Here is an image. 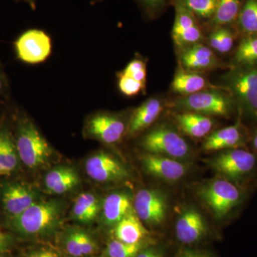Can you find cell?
Wrapping results in <instances>:
<instances>
[{"label": "cell", "instance_id": "obj_8", "mask_svg": "<svg viewBox=\"0 0 257 257\" xmlns=\"http://www.w3.org/2000/svg\"><path fill=\"white\" fill-rule=\"evenodd\" d=\"M84 167L89 178L100 183L121 182L130 177L126 167L116 157L104 151L90 155Z\"/></svg>", "mask_w": 257, "mask_h": 257}, {"label": "cell", "instance_id": "obj_26", "mask_svg": "<svg viewBox=\"0 0 257 257\" xmlns=\"http://www.w3.org/2000/svg\"><path fill=\"white\" fill-rule=\"evenodd\" d=\"M208 87L209 85L204 77L185 69L179 70L172 82L173 92L183 96L201 92Z\"/></svg>", "mask_w": 257, "mask_h": 257}, {"label": "cell", "instance_id": "obj_21", "mask_svg": "<svg viewBox=\"0 0 257 257\" xmlns=\"http://www.w3.org/2000/svg\"><path fill=\"white\" fill-rule=\"evenodd\" d=\"M149 232L133 211L126 214L114 226V239L128 244L142 243Z\"/></svg>", "mask_w": 257, "mask_h": 257}, {"label": "cell", "instance_id": "obj_27", "mask_svg": "<svg viewBox=\"0 0 257 257\" xmlns=\"http://www.w3.org/2000/svg\"><path fill=\"white\" fill-rule=\"evenodd\" d=\"M241 0H217L215 13L211 24L217 27L229 25L237 19Z\"/></svg>", "mask_w": 257, "mask_h": 257}, {"label": "cell", "instance_id": "obj_38", "mask_svg": "<svg viewBox=\"0 0 257 257\" xmlns=\"http://www.w3.org/2000/svg\"><path fill=\"white\" fill-rule=\"evenodd\" d=\"M26 257H60L58 253L50 249H41L29 253Z\"/></svg>", "mask_w": 257, "mask_h": 257}, {"label": "cell", "instance_id": "obj_20", "mask_svg": "<svg viewBox=\"0 0 257 257\" xmlns=\"http://www.w3.org/2000/svg\"><path fill=\"white\" fill-rule=\"evenodd\" d=\"M79 184L78 174L72 167H56L45 176V188L50 194H64L75 188Z\"/></svg>", "mask_w": 257, "mask_h": 257}, {"label": "cell", "instance_id": "obj_19", "mask_svg": "<svg viewBox=\"0 0 257 257\" xmlns=\"http://www.w3.org/2000/svg\"><path fill=\"white\" fill-rule=\"evenodd\" d=\"M63 245L66 252L72 257L92 256L98 250L97 243L90 234L74 228L64 234Z\"/></svg>", "mask_w": 257, "mask_h": 257}, {"label": "cell", "instance_id": "obj_7", "mask_svg": "<svg viewBox=\"0 0 257 257\" xmlns=\"http://www.w3.org/2000/svg\"><path fill=\"white\" fill-rule=\"evenodd\" d=\"M17 58L30 65L44 63L52 52V38L47 32L38 29L27 30L14 43Z\"/></svg>", "mask_w": 257, "mask_h": 257}, {"label": "cell", "instance_id": "obj_28", "mask_svg": "<svg viewBox=\"0 0 257 257\" xmlns=\"http://www.w3.org/2000/svg\"><path fill=\"white\" fill-rule=\"evenodd\" d=\"M237 19L239 28L248 36L257 35V0H245Z\"/></svg>", "mask_w": 257, "mask_h": 257}, {"label": "cell", "instance_id": "obj_2", "mask_svg": "<svg viewBox=\"0 0 257 257\" xmlns=\"http://www.w3.org/2000/svg\"><path fill=\"white\" fill-rule=\"evenodd\" d=\"M62 207L55 200L37 202L13 221L15 231L27 236H42L60 224Z\"/></svg>", "mask_w": 257, "mask_h": 257}, {"label": "cell", "instance_id": "obj_10", "mask_svg": "<svg viewBox=\"0 0 257 257\" xmlns=\"http://www.w3.org/2000/svg\"><path fill=\"white\" fill-rule=\"evenodd\" d=\"M167 208L165 196L156 189H141L134 199V210L140 220L151 226L163 222Z\"/></svg>", "mask_w": 257, "mask_h": 257}, {"label": "cell", "instance_id": "obj_34", "mask_svg": "<svg viewBox=\"0 0 257 257\" xmlns=\"http://www.w3.org/2000/svg\"><path fill=\"white\" fill-rule=\"evenodd\" d=\"M219 37V53L225 54L229 52L234 45V36L227 29H217Z\"/></svg>", "mask_w": 257, "mask_h": 257}, {"label": "cell", "instance_id": "obj_14", "mask_svg": "<svg viewBox=\"0 0 257 257\" xmlns=\"http://www.w3.org/2000/svg\"><path fill=\"white\" fill-rule=\"evenodd\" d=\"M145 170L157 178L175 182L182 179L187 172L186 165L171 157L146 154L142 157Z\"/></svg>", "mask_w": 257, "mask_h": 257}, {"label": "cell", "instance_id": "obj_31", "mask_svg": "<svg viewBox=\"0 0 257 257\" xmlns=\"http://www.w3.org/2000/svg\"><path fill=\"white\" fill-rule=\"evenodd\" d=\"M142 243L128 244L117 239H112L106 245V257H136L142 250Z\"/></svg>", "mask_w": 257, "mask_h": 257}, {"label": "cell", "instance_id": "obj_37", "mask_svg": "<svg viewBox=\"0 0 257 257\" xmlns=\"http://www.w3.org/2000/svg\"><path fill=\"white\" fill-rule=\"evenodd\" d=\"M12 245V239L9 235L0 230V253L6 252Z\"/></svg>", "mask_w": 257, "mask_h": 257}, {"label": "cell", "instance_id": "obj_18", "mask_svg": "<svg viewBox=\"0 0 257 257\" xmlns=\"http://www.w3.org/2000/svg\"><path fill=\"white\" fill-rule=\"evenodd\" d=\"M182 66L189 71H203L215 68L219 62L209 47L196 44L187 47L180 57Z\"/></svg>", "mask_w": 257, "mask_h": 257}, {"label": "cell", "instance_id": "obj_23", "mask_svg": "<svg viewBox=\"0 0 257 257\" xmlns=\"http://www.w3.org/2000/svg\"><path fill=\"white\" fill-rule=\"evenodd\" d=\"M14 136L6 126L0 128V175H10L18 165Z\"/></svg>", "mask_w": 257, "mask_h": 257}, {"label": "cell", "instance_id": "obj_11", "mask_svg": "<svg viewBox=\"0 0 257 257\" xmlns=\"http://www.w3.org/2000/svg\"><path fill=\"white\" fill-rule=\"evenodd\" d=\"M172 38L177 47H189L198 44L202 39V33L194 15L177 0L175 20L172 29Z\"/></svg>", "mask_w": 257, "mask_h": 257}, {"label": "cell", "instance_id": "obj_41", "mask_svg": "<svg viewBox=\"0 0 257 257\" xmlns=\"http://www.w3.org/2000/svg\"><path fill=\"white\" fill-rule=\"evenodd\" d=\"M20 1H23L30 5L32 10H35L36 8V0H20Z\"/></svg>", "mask_w": 257, "mask_h": 257}, {"label": "cell", "instance_id": "obj_42", "mask_svg": "<svg viewBox=\"0 0 257 257\" xmlns=\"http://www.w3.org/2000/svg\"><path fill=\"white\" fill-rule=\"evenodd\" d=\"M253 146H254L255 150L257 151V133L255 135L254 139H253Z\"/></svg>", "mask_w": 257, "mask_h": 257}, {"label": "cell", "instance_id": "obj_12", "mask_svg": "<svg viewBox=\"0 0 257 257\" xmlns=\"http://www.w3.org/2000/svg\"><path fill=\"white\" fill-rule=\"evenodd\" d=\"M5 212L12 220L31 207L37 201V194L30 186L21 183L7 184L2 195Z\"/></svg>", "mask_w": 257, "mask_h": 257}, {"label": "cell", "instance_id": "obj_1", "mask_svg": "<svg viewBox=\"0 0 257 257\" xmlns=\"http://www.w3.org/2000/svg\"><path fill=\"white\" fill-rule=\"evenodd\" d=\"M14 138L19 159L29 168H40L53 155L50 143L28 116L19 118Z\"/></svg>", "mask_w": 257, "mask_h": 257}, {"label": "cell", "instance_id": "obj_13", "mask_svg": "<svg viewBox=\"0 0 257 257\" xmlns=\"http://www.w3.org/2000/svg\"><path fill=\"white\" fill-rule=\"evenodd\" d=\"M175 235L183 244L202 241L207 235V224L202 214L192 208L183 211L176 222Z\"/></svg>", "mask_w": 257, "mask_h": 257}, {"label": "cell", "instance_id": "obj_9", "mask_svg": "<svg viewBox=\"0 0 257 257\" xmlns=\"http://www.w3.org/2000/svg\"><path fill=\"white\" fill-rule=\"evenodd\" d=\"M256 158L251 152L239 149L226 150L211 160V167L231 181H239L253 170Z\"/></svg>", "mask_w": 257, "mask_h": 257}, {"label": "cell", "instance_id": "obj_32", "mask_svg": "<svg viewBox=\"0 0 257 257\" xmlns=\"http://www.w3.org/2000/svg\"><path fill=\"white\" fill-rule=\"evenodd\" d=\"M118 87L121 94L126 96H135L138 95L140 93L143 92L145 89L146 84L138 82L120 72L117 74Z\"/></svg>", "mask_w": 257, "mask_h": 257}, {"label": "cell", "instance_id": "obj_35", "mask_svg": "<svg viewBox=\"0 0 257 257\" xmlns=\"http://www.w3.org/2000/svg\"><path fill=\"white\" fill-rule=\"evenodd\" d=\"M144 8L149 12L153 13L160 9L166 2V0H140Z\"/></svg>", "mask_w": 257, "mask_h": 257}, {"label": "cell", "instance_id": "obj_15", "mask_svg": "<svg viewBox=\"0 0 257 257\" xmlns=\"http://www.w3.org/2000/svg\"><path fill=\"white\" fill-rule=\"evenodd\" d=\"M230 86L246 109L257 115V69L235 74L230 81Z\"/></svg>", "mask_w": 257, "mask_h": 257}, {"label": "cell", "instance_id": "obj_36", "mask_svg": "<svg viewBox=\"0 0 257 257\" xmlns=\"http://www.w3.org/2000/svg\"><path fill=\"white\" fill-rule=\"evenodd\" d=\"M9 84H8V78L5 74L4 69L0 62V98L6 96L8 92Z\"/></svg>", "mask_w": 257, "mask_h": 257}, {"label": "cell", "instance_id": "obj_33", "mask_svg": "<svg viewBox=\"0 0 257 257\" xmlns=\"http://www.w3.org/2000/svg\"><path fill=\"white\" fill-rule=\"evenodd\" d=\"M121 72L138 82L146 84L147 64L140 57H135L131 62H128Z\"/></svg>", "mask_w": 257, "mask_h": 257}, {"label": "cell", "instance_id": "obj_16", "mask_svg": "<svg viewBox=\"0 0 257 257\" xmlns=\"http://www.w3.org/2000/svg\"><path fill=\"white\" fill-rule=\"evenodd\" d=\"M162 110V102L157 98H150L144 101L132 113L128 121L126 135L135 136L146 130L155 122Z\"/></svg>", "mask_w": 257, "mask_h": 257}, {"label": "cell", "instance_id": "obj_25", "mask_svg": "<svg viewBox=\"0 0 257 257\" xmlns=\"http://www.w3.org/2000/svg\"><path fill=\"white\" fill-rule=\"evenodd\" d=\"M101 206L100 201L95 194L92 192L82 193L72 207V217L82 224H89L95 220L100 212Z\"/></svg>", "mask_w": 257, "mask_h": 257}, {"label": "cell", "instance_id": "obj_30", "mask_svg": "<svg viewBox=\"0 0 257 257\" xmlns=\"http://www.w3.org/2000/svg\"><path fill=\"white\" fill-rule=\"evenodd\" d=\"M194 15L204 19L211 18L215 13L217 0H178Z\"/></svg>", "mask_w": 257, "mask_h": 257}, {"label": "cell", "instance_id": "obj_6", "mask_svg": "<svg viewBox=\"0 0 257 257\" xmlns=\"http://www.w3.org/2000/svg\"><path fill=\"white\" fill-rule=\"evenodd\" d=\"M174 107L204 115L226 116L232 108L229 96L218 90H203L184 96L172 103Z\"/></svg>", "mask_w": 257, "mask_h": 257}, {"label": "cell", "instance_id": "obj_39", "mask_svg": "<svg viewBox=\"0 0 257 257\" xmlns=\"http://www.w3.org/2000/svg\"><path fill=\"white\" fill-rule=\"evenodd\" d=\"M178 257H209L205 253L193 249H184L181 251Z\"/></svg>", "mask_w": 257, "mask_h": 257}, {"label": "cell", "instance_id": "obj_3", "mask_svg": "<svg viewBox=\"0 0 257 257\" xmlns=\"http://www.w3.org/2000/svg\"><path fill=\"white\" fill-rule=\"evenodd\" d=\"M198 194L217 219L227 215L242 197L239 189L226 179H216L204 184Z\"/></svg>", "mask_w": 257, "mask_h": 257}, {"label": "cell", "instance_id": "obj_5", "mask_svg": "<svg viewBox=\"0 0 257 257\" xmlns=\"http://www.w3.org/2000/svg\"><path fill=\"white\" fill-rule=\"evenodd\" d=\"M140 145L148 153L171 158L184 159L188 156V144L177 132L169 126L153 128L144 136Z\"/></svg>", "mask_w": 257, "mask_h": 257}, {"label": "cell", "instance_id": "obj_29", "mask_svg": "<svg viewBox=\"0 0 257 257\" xmlns=\"http://www.w3.org/2000/svg\"><path fill=\"white\" fill-rule=\"evenodd\" d=\"M235 60L241 65H247L257 62V35H249L239 44Z\"/></svg>", "mask_w": 257, "mask_h": 257}, {"label": "cell", "instance_id": "obj_22", "mask_svg": "<svg viewBox=\"0 0 257 257\" xmlns=\"http://www.w3.org/2000/svg\"><path fill=\"white\" fill-rule=\"evenodd\" d=\"M179 127L186 135L194 138H201L209 133L213 127L212 119L207 115L187 111L175 115Z\"/></svg>", "mask_w": 257, "mask_h": 257}, {"label": "cell", "instance_id": "obj_40", "mask_svg": "<svg viewBox=\"0 0 257 257\" xmlns=\"http://www.w3.org/2000/svg\"><path fill=\"white\" fill-rule=\"evenodd\" d=\"M136 257H164V256L157 250L148 248V249H142Z\"/></svg>", "mask_w": 257, "mask_h": 257}, {"label": "cell", "instance_id": "obj_24", "mask_svg": "<svg viewBox=\"0 0 257 257\" xmlns=\"http://www.w3.org/2000/svg\"><path fill=\"white\" fill-rule=\"evenodd\" d=\"M242 142V135L238 125L228 126L218 130L209 135L203 148L207 151H217L224 149H234Z\"/></svg>", "mask_w": 257, "mask_h": 257}, {"label": "cell", "instance_id": "obj_17", "mask_svg": "<svg viewBox=\"0 0 257 257\" xmlns=\"http://www.w3.org/2000/svg\"><path fill=\"white\" fill-rule=\"evenodd\" d=\"M132 198L124 192L111 193L101 204L102 221L106 226H115L126 214L133 211Z\"/></svg>", "mask_w": 257, "mask_h": 257}, {"label": "cell", "instance_id": "obj_43", "mask_svg": "<svg viewBox=\"0 0 257 257\" xmlns=\"http://www.w3.org/2000/svg\"><path fill=\"white\" fill-rule=\"evenodd\" d=\"M0 257H3V256H2L1 253H0Z\"/></svg>", "mask_w": 257, "mask_h": 257}, {"label": "cell", "instance_id": "obj_4", "mask_svg": "<svg viewBox=\"0 0 257 257\" xmlns=\"http://www.w3.org/2000/svg\"><path fill=\"white\" fill-rule=\"evenodd\" d=\"M127 124L119 114L96 111L86 119L83 134L84 138L106 145H114L126 135Z\"/></svg>", "mask_w": 257, "mask_h": 257}]
</instances>
